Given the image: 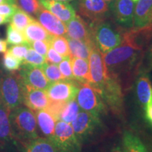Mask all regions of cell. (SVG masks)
Returning <instances> with one entry per match:
<instances>
[{"label": "cell", "instance_id": "cell-43", "mask_svg": "<svg viewBox=\"0 0 152 152\" xmlns=\"http://www.w3.org/2000/svg\"><path fill=\"white\" fill-rule=\"evenodd\" d=\"M109 152H125L123 145H115L110 149Z\"/></svg>", "mask_w": 152, "mask_h": 152}, {"label": "cell", "instance_id": "cell-23", "mask_svg": "<svg viewBox=\"0 0 152 152\" xmlns=\"http://www.w3.org/2000/svg\"><path fill=\"white\" fill-rule=\"evenodd\" d=\"M68 41L69 47L70 57L71 58H80L83 59H88L92 47L95 45L94 42H86L72 39L65 36Z\"/></svg>", "mask_w": 152, "mask_h": 152}, {"label": "cell", "instance_id": "cell-40", "mask_svg": "<svg viewBox=\"0 0 152 152\" xmlns=\"http://www.w3.org/2000/svg\"><path fill=\"white\" fill-rule=\"evenodd\" d=\"M45 58H46L47 62L50 63V64H56V65H58L64 59V57L61 56L58 52H56L52 47H49L47 56Z\"/></svg>", "mask_w": 152, "mask_h": 152}, {"label": "cell", "instance_id": "cell-1", "mask_svg": "<svg viewBox=\"0 0 152 152\" xmlns=\"http://www.w3.org/2000/svg\"><path fill=\"white\" fill-rule=\"evenodd\" d=\"M144 50L123 38L122 42L103 54L106 74L121 83L124 92L140 72Z\"/></svg>", "mask_w": 152, "mask_h": 152}, {"label": "cell", "instance_id": "cell-42", "mask_svg": "<svg viewBox=\"0 0 152 152\" xmlns=\"http://www.w3.org/2000/svg\"><path fill=\"white\" fill-rule=\"evenodd\" d=\"M7 42L0 38V53H5L7 51Z\"/></svg>", "mask_w": 152, "mask_h": 152}, {"label": "cell", "instance_id": "cell-16", "mask_svg": "<svg viewBox=\"0 0 152 152\" xmlns=\"http://www.w3.org/2000/svg\"><path fill=\"white\" fill-rule=\"evenodd\" d=\"M37 21L53 36H66V26L59 18L42 7L36 15Z\"/></svg>", "mask_w": 152, "mask_h": 152}, {"label": "cell", "instance_id": "cell-47", "mask_svg": "<svg viewBox=\"0 0 152 152\" xmlns=\"http://www.w3.org/2000/svg\"><path fill=\"white\" fill-rule=\"evenodd\" d=\"M56 1H66V2H68V1H73V0H56Z\"/></svg>", "mask_w": 152, "mask_h": 152}, {"label": "cell", "instance_id": "cell-31", "mask_svg": "<svg viewBox=\"0 0 152 152\" xmlns=\"http://www.w3.org/2000/svg\"><path fill=\"white\" fill-rule=\"evenodd\" d=\"M7 43L11 45L28 43L26 40L23 32L16 29L11 24H9L7 27Z\"/></svg>", "mask_w": 152, "mask_h": 152}, {"label": "cell", "instance_id": "cell-44", "mask_svg": "<svg viewBox=\"0 0 152 152\" xmlns=\"http://www.w3.org/2000/svg\"><path fill=\"white\" fill-rule=\"evenodd\" d=\"M9 21H10V19L8 18H6V17L0 15V26H1V25L7 23H9Z\"/></svg>", "mask_w": 152, "mask_h": 152}, {"label": "cell", "instance_id": "cell-9", "mask_svg": "<svg viewBox=\"0 0 152 152\" xmlns=\"http://www.w3.org/2000/svg\"><path fill=\"white\" fill-rule=\"evenodd\" d=\"M77 9L90 27L107 20L111 14L109 4L104 0H80Z\"/></svg>", "mask_w": 152, "mask_h": 152}, {"label": "cell", "instance_id": "cell-36", "mask_svg": "<svg viewBox=\"0 0 152 152\" xmlns=\"http://www.w3.org/2000/svg\"><path fill=\"white\" fill-rule=\"evenodd\" d=\"M30 47V45L28 43L20 44V45H16L11 46L9 49L8 52H10L13 56L16 57L17 58L23 61L26 54H27L28 50Z\"/></svg>", "mask_w": 152, "mask_h": 152}, {"label": "cell", "instance_id": "cell-27", "mask_svg": "<svg viewBox=\"0 0 152 152\" xmlns=\"http://www.w3.org/2000/svg\"><path fill=\"white\" fill-rule=\"evenodd\" d=\"M80 111L81 109L75 99L66 102L63 106L58 121H62L71 124Z\"/></svg>", "mask_w": 152, "mask_h": 152}, {"label": "cell", "instance_id": "cell-35", "mask_svg": "<svg viewBox=\"0 0 152 152\" xmlns=\"http://www.w3.org/2000/svg\"><path fill=\"white\" fill-rule=\"evenodd\" d=\"M152 69V40L144 50L140 72H149ZM139 72V73H140Z\"/></svg>", "mask_w": 152, "mask_h": 152}, {"label": "cell", "instance_id": "cell-17", "mask_svg": "<svg viewBox=\"0 0 152 152\" xmlns=\"http://www.w3.org/2000/svg\"><path fill=\"white\" fill-rule=\"evenodd\" d=\"M49 99L45 90L24 85L23 104L34 111L47 109Z\"/></svg>", "mask_w": 152, "mask_h": 152}, {"label": "cell", "instance_id": "cell-14", "mask_svg": "<svg viewBox=\"0 0 152 152\" xmlns=\"http://www.w3.org/2000/svg\"><path fill=\"white\" fill-rule=\"evenodd\" d=\"M66 36L67 37L86 42H94L92 37V29L79 15L76 14L73 19L66 24Z\"/></svg>", "mask_w": 152, "mask_h": 152}, {"label": "cell", "instance_id": "cell-24", "mask_svg": "<svg viewBox=\"0 0 152 152\" xmlns=\"http://www.w3.org/2000/svg\"><path fill=\"white\" fill-rule=\"evenodd\" d=\"M74 80L80 83H90V71L88 59L71 58Z\"/></svg>", "mask_w": 152, "mask_h": 152}, {"label": "cell", "instance_id": "cell-6", "mask_svg": "<svg viewBox=\"0 0 152 152\" xmlns=\"http://www.w3.org/2000/svg\"><path fill=\"white\" fill-rule=\"evenodd\" d=\"M94 44L102 54L115 48L123 41V33L107 20L90 27Z\"/></svg>", "mask_w": 152, "mask_h": 152}, {"label": "cell", "instance_id": "cell-48", "mask_svg": "<svg viewBox=\"0 0 152 152\" xmlns=\"http://www.w3.org/2000/svg\"><path fill=\"white\" fill-rule=\"evenodd\" d=\"M133 2H137V1H138L139 0H132Z\"/></svg>", "mask_w": 152, "mask_h": 152}, {"label": "cell", "instance_id": "cell-15", "mask_svg": "<svg viewBox=\"0 0 152 152\" xmlns=\"http://www.w3.org/2000/svg\"><path fill=\"white\" fill-rule=\"evenodd\" d=\"M11 110L0 99V148L6 149L16 144L10 123Z\"/></svg>", "mask_w": 152, "mask_h": 152}, {"label": "cell", "instance_id": "cell-38", "mask_svg": "<svg viewBox=\"0 0 152 152\" xmlns=\"http://www.w3.org/2000/svg\"><path fill=\"white\" fill-rule=\"evenodd\" d=\"M30 47L33 48L34 50L36 51L42 56L46 57L48 49L50 47L49 45V41H42V40H37L34 41L33 42L30 44Z\"/></svg>", "mask_w": 152, "mask_h": 152}, {"label": "cell", "instance_id": "cell-2", "mask_svg": "<svg viewBox=\"0 0 152 152\" xmlns=\"http://www.w3.org/2000/svg\"><path fill=\"white\" fill-rule=\"evenodd\" d=\"M10 123L16 142L26 145L39 137L35 113L27 106L21 105L12 110L10 113Z\"/></svg>", "mask_w": 152, "mask_h": 152}, {"label": "cell", "instance_id": "cell-33", "mask_svg": "<svg viewBox=\"0 0 152 152\" xmlns=\"http://www.w3.org/2000/svg\"><path fill=\"white\" fill-rule=\"evenodd\" d=\"M16 5L30 16H36L42 6L39 0H16Z\"/></svg>", "mask_w": 152, "mask_h": 152}, {"label": "cell", "instance_id": "cell-7", "mask_svg": "<svg viewBox=\"0 0 152 152\" xmlns=\"http://www.w3.org/2000/svg\"><path fill=\"white\" fill-rule=\"evenodd\" d=\"M75 100L82 111L90 113L98 117L105 115L108 108L96 89L90 83H80Z\"/></svg>", "mask_w": 152, "mask_h": 152}, {"label": "cell", "instance_id": "cell-37", "mask_svg": "<svg viewBox=\"0 0 152 152\" xmlns=\"http://www.w3.org/2000/svg\"><path fill=\"white\" fill-rule=\"evenodd\" d=\"M58 68L64 78L67 80H74L73 71H72L71 57L68 56L64 58V59L58 64Z\"/></svg>", "mask_w": 152, "mask_h": 152}, {"label": "cell", "instance_id": "cell-3", "mask_svg": "<svg viewBox=\"0 0 152 152\" xmlns=\"http://www.w3.org/2000/svg\"><path fill=\"white\" fill-rule=\"evenodd\" d=\"M24 84L19 74L5 73L0 77V99L11 111L23 104Z\"/></svg>", "mask_w": 152, "mask_h": 152}, {"label": "cell", "instance_id": "cell-11", "mask_svg": "<svg viewBox=\"0 0 152 152\" xmlns=\"http://www.w3.org/2000/svg\"><path fill=\"white\" fill-rule=\"evenodd\" d=\"M88 61L90 84L98 90L103 83L107 74L104 62L103 54L95 45L91 49Z\"/></svg>", "mask_w": 152, "mask_h": 152}, {"label": "cell", "instance_id": "cell-29", "mask_svg": "<svg viewBox=\"0 0 152 152\" xmlns=\"http://www.w3.org/2000/svg\"><path fill=\"white\" fill-rule=\"evenodd\" d=\"M49 45L64 58L70 56L69 47L66 37L64 36H52L49 40Z\"/></svg>", "mask_w": 152, "mask_h": 152}, {"label": "cell", "instance_id": "cell-32", "mask_svg": "<svg viewBox=\"0 0 152 152\" xmlns=\"http://www.w3.org/2000/svg\"><path fill=\"white\" fill-rule=\"evenodd\" d=\"M42 68L45 76L50 83L65 79L61 73L58 66L56 64H50V63L46 61Z\"/></svg>", "mask_w": 152, "mask_h": 152}, {"label": "cell", "instance_id": "cell-8", "mask_svg": "<svg viewBox=\"0 0 152 152\" xmlns=\"http://www.w3.org/2000/svg\"><path fill=\"white\" fill-rule=\"evenodd\" d=\"M58 152H81L82 144L71 125L58 121L51 140Z\"/></svg>", "mask_w": 152, "mask_h": 152}, {"label": "cell", "instance_id": "cell-19", "mask_svg": "<svg viewBox=\"0 0 152 152\" xmlns=\"http://www.w3.org/2000/svg\"><path fill=\"white\" fill-rule=\"evenodd\" d=\"M152 23V0H139L134 8L133 28L145 27Z\"/></svg>", "mask_w": 152, "mask_h": 152}, {"label": "cell", "instance_id": "cell-28", "mask_svg": "<svg viewBox=\"0 0 152 152\" xmlns=\"http://www.w3.org/2000/svg\"><path fill=\"white\" fill-rule=\"evenodd\" d=\"M33 20L34 18L30 15L25 12L20 8H18L14 15L10 18L9 23L16 29L23 32L26 28Z\"/></svg>", "mask_w": 152, "mask_h": 152}, {"label": "cell", "instance_id": "cell-4", "mask_svg": "<svg viewBox=\"0 0 152 152\" xmlns=\"http://www.w3.org/2000/svg\"><path fill=\"white\" fill-rule=\"evenodd\" d=\"M96 90L108 109L117 116H123L125 92L116 78L107 75L102 85Z\"/></svg>", "mask_w": 152, "mask_h": 152}, {"label": "cell", "instance_id": "cell-45", "mask_svg": "<svg viewBox=\"0 0 152 152\" xmlns=\"http://www.w3.org/2000/svg\"><path fill=\"white\" fill-rule=\"evenodd\" d=\"M3 3H9V4H15L16 3V0H0V4Z\"/></svg>", "mask_w": 152, "mask_h": 152}, {"label": "cell", "instance_id": "cell-25", "mask_svg": "<svg viewBox=\"0 0 152 152\" xmlns=\"http://www.w3.org/2000/svg\"><path fill=\"white\" fill-rule=\"evenodd\" d=\"M122 145L125 152H149L140 138L128 130L123 133Z\"/></svg>", "mask_w": 152, "mask_h": 152}, {"label": "cell", "instance_id": "cell-26", "mask_svg": "<svg viewBox=\"0 0 152 152\" xmlns=\"http://www.w3.org/2000/svg\"><path fill=\"white\" fill-rule=\"evenodd\" d=\"M23 152H58L53 143L45 137H37L24 145Z\"/></svg>", "mask_w": 152, "mask_h": 152}, {"label": "cell", "instance_id": "cell-41", "mask_svg": "<svg viewBox=\"0 0 152 152\" xmlns=\"http://www.w3.org/2000/svg\"><path fill=\"white\" fill-rule=\"evenodd\" d=\"M144 111H145V116L148 120V121L152 124V98L151 100L148 102V104L146 105L144 108Z\"/></svg>", "mask_w": 152, "mask_h": 152}, {"label": "cell", "instance_id": "cell-34", "mask_svg": "<svg viewBox=\"0 0 152 152\" xmlns=\"http://www.w3.org/2000/svg\"><path fill=\"white\" fill-rule=\"evenodd\" d=\"M22 65V61L13 56L10 52L7 51L3 57V66L9 71H15L19 69Z\"/></svg>", "mask_w": 152, "mask_h": 152}, {"label": "cell", "instance_id": "cell-12", "mask_svg": "<svg viewBox=\"0 0 152 152\" xmlns=\"http://www.w3.org/2000/svg\"><path fill=\"white\" fill-rule=\"evenodd\" d=\"M109 7L114 20L120 27L127 30L133 28L134 5L132 0H114Z\"/></svg>", "mask_w": 152, "mask_h": 152}, {"label": "cell", "instance_id": "cell-21", "mask_svg": "<svg viewBox=\"0 0 152 152\" xmlns=\"http://www.w3.org/2000/svg\"><path fill=\"white\" fill-rule=\"evenodd\" d=\"M35 116L37 127L44 137L51 141L54 135L55 126L57 122L56 118L47 109L37 111L35 113Z\"/></svg>", "mask_w": 152, "mask_h": 152}, {"label": "cell", "instance_id": "cell-22", "mask_svg": "<svg viewBox=\"0 0 152 152\" xmlns=\"http://www.w3.org/2000/svg\"><path fill=\"white\" fill-rule=\"evenodd\" d=\"M23 33L26 40L29 44L37 40L49 41L53 36L35 19L26 28Z\"/></svg>", "mask_w": 152, "mask_h": 152}, {"label": "cell", "instance_id": "cell-5", "mask_svg": "<svg viewBox=\"0 0 152 152\" xmlns=\"http://www.w3.org/2000/svg\"><path fill=\"white\" fill-rule=\"evenodd\" d=\"M71 125L82 144L92 141L102 132L104 128L100 117L82 110Z\"/></svg>", "mask_w": 152, "mask_h": 152}, {"label": "cell", "instance_id": "cell-49", "mask_svg": "<svg viewBox=\"0 0 152 152\" xmlns=\"http://www.w3.org/2000/svg\"><path fill=\"white\" fill-rule=\"evenodd\" d=\"M150 25H151V26H152V23H151V24H150Z\"/></svg>", "mask_w": 152, "mask_h": 152}, {"label": "cell", "instance_id": "cell-13", "mask_svg": "<svg viewBox=\"0 0 152 152\" xmlns=\"http://www.w3.org/2000/svg\"><path fill=\"white\" fill-rule=\"evenodd\" d=\"M18 74L24 85L46 90L50 84L42 68L22 65Z\"/></svg>", "mask_w": 152, "mask_h": 152}, {"label": "cell", "instance_id": "cell-18", "mask_svg": "<svg viewBox=\"0 0 152 152\" xmlns=\"http://www.w3.org/2000/svg\"><path fill=\"white\" fill-rule=\"evenodd\" d=\"M41 5L47 10L66 24L75 16L76 12L73 6L66 1L56 0H39Z\"/></svg>", "mask_w": 152, "mask_h": 152}, {"label": "cell", "instance_id": "cell-46", "mask_svg": "<svg viewBox=\"0 0 152 152\" xmlns=\"http://www.w3.org/2000/svg\"><path fill=\"white\" fill-rule=\"evenodd\" d=\"M104 1H106V3H109V6H110V5L113 2L114 0H104Z\"/></svg>", "mask_w": 152, "mask_h": 152}, {"label": "cell", "instance_id": "cell-39", "mask_svg": "<svg viewBox=\"0 0 152 152\" xmlns=\"http://www.w3.org/2000/svg\"><path fill=\"white\" fill-rule=\"evenodd\" d=\"M18 7L15 4L3 3L0 4V15L10 19Z\"/></svg>", "mask_w": 152, "mask_h": 152}, {"label": "cell", "instance_id": "cell-20", "mask_svg": "<svg viewBox=\"0 0 152 152\" xmlns=\"http://www.w3.org/2000/svg\"><path fill=\"white\" fill-rule=\"evenodd\" d=\"M136 80V95L138 102L144 109L152 98V83L147 72H140Z\"/></svg>", "mask_w": 152, "mask_h": 152}, {"label": "cell", "instance_id": "cell-30", "mask_svg": "<svg viewBox=\"0 0 152 152\" xmlns=\"http://www.w3.org/2000/svg\"><path fill=\"white\" fill-rule=\"evenodd\" d=\"M45 63H46V58L37 53L30 47L28 49L27 54L25 57L24 60L22 61V65H28L42 68Z\"/></svg>", "mask_w": 152, "mask_h": 152}, {"label": "cell", "instance_id": "cell-10", "mask_svg": "<svg viewBox=\"0 0 152 152\" xmlns=\"http://www.w3.org/2000/svg\"><path fill=\"white\" fill-rule=\"evenodd\" d=\"M80 84L75 80L64 79L51 83L45 91L49 100L66 103L75 99Z\"/></svg>", "mask_w": 152, "mask_h": 152}]
</instances>
